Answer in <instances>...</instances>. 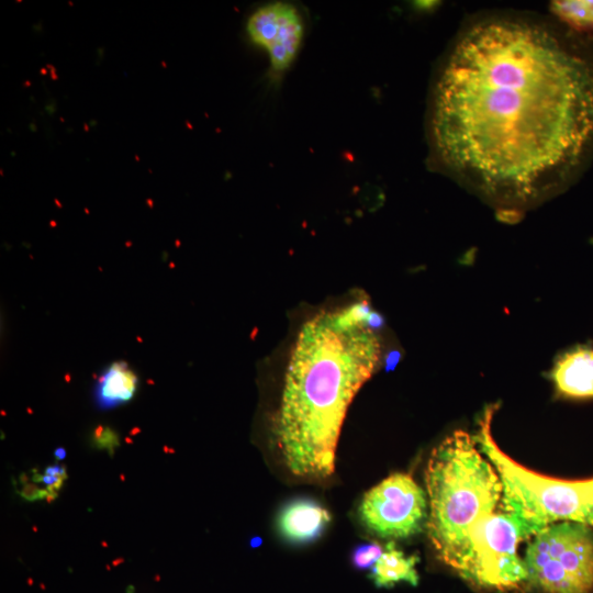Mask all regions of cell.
Listing matches in <instances>:
<instances>
[{"label": "cell", "instance_id": "17", "mask_svg": "<svg viewBox=\"0 0 593 593\" xmlns=\"http://www.w3.org/2000/svg\"><path fill=\"white\" fill-rule=\"evenodd\" d=\"M44 473L67 479L66 467L64 465L54 463L48 466L45 468Z\"/></svg>", "mask_w": 593, "mask_h": 593}, {"label": "cell", "instance_id": "18", "mask_svg": "<svg viewBox=\"0 0 593 593\" xmlns=\"http://www.w3.org/2000/svg\"><path fill=\"white\" fill-rule=\"evenodd\" d=\"M65 456H66L65 449H63V448H57V449L55 450V457H56L57 459H63V458H65Z\"/></svg>", "mask_w": 593, "mask_h": 593}, {"label": "cell", "instance_id": "8", "mask_svg": "<svg viewBox=\"0 0 593 593\" xmlns=\"http://www.w3.org/2000/svg\"><path fill=\"white\" fill-rule=\"evenodd\" d=\"M246 30L250 40L268 53L271 72L281 75L300 51L304 22L293 4L278 1L258 8L249 16Z\"/></svg>", "mask_w": 593, "mask_h": 593}, {"label": "cell", "instance_id": "5", "mask_svg": "<svg viewBox=\"0 0 593 593\" xmlns=\"http://www.w3.org/2000/svg\"><path fill=\"white\" fill-rule=\"evenodd\" d=\"M525 555L528 580L545 593L593 592V534L573 522L539 530Z\"/></svg>", "mask_w": 593, "mask_h": 593}, {"label": "cell", "instance_id": "13", "mask_svg": "<svg viewBox=\"0 0 593 593\" xmlns=\"http://www.w3.org/2000/svg\"><path fill=\"white\" fill-rule=\"evenodd\" d=\"M552 13L572 30L593 34V1L560 0L550 4Z\"/></svg>", "mask_w": 593, "mask_h": 593}, {"label": "cell", "instance_id": "10", "mask_svg": "<svg viewBox=\"0 0 593 593\" xmlns=\"http://www.w3.org/2000/svg\"><path fill=\"white\" fill-rule=\"evenodd\" d=\"M329 521L331 514L317 502L300 499L281 510L278 526L287 540L302 544L317 538Z\"/></svg>", "mask_w": 593, "mask_h": 593}, {"label": "cell", "instance_id": "15", "mask_svg": "<svg viewBox=\"0 0 593 593\" xmlns=\"http://www.w3.org/2000/svg\"><path fill=\"white\" fill-rule=\"evenodd\" d=\"M91 444L94 448L107 450L113 455L120 445L119 435L112 428L100 425L92 430Z\"/></svg>", "mask_w": 593, "mask_h": 593}, {"label": "cell", "instance_id": "7", "mask_svg": "<svg viewBox=\"0 0 593 593\" xmlns=\"http://www.w3.org/2000/svg\"><path fill=\"white\" fill-rule=\"evenodd\" d=\"M426 500L412 475L394 473L365 494L359 515L365 526L382 538H406L422 530Z\"/></svg>", "mask_w": 593, "mask_h": 593}, {"label": "cell", "instance_id": "16", "mask_svg": "<svg viewBox=\"0 0 593 593\" xmlns=\"http://www.w3.org/2000/svg\"><path fill=\"white\" fill-rule=\"evenodd\" d=\"M19 494L26 501L51 499V494L46 488L41 489L35 483L27 482H24L22 489L19 490Z\"/></svg>", "mask_w": 593, "mask_h": 593}, {"label": "cell", "instance_id": "2", "mask_svg": "<svg viewBox=\"0 0 593 593\" xmlns=\"http://www.w3.org/2000/svg\"><path fill=\"white\" fill-rule=\"evenodd\" d=\"M370 313L365 302L323 311L298 335L275 428L282 460L296 477L323 480L334 472L348 406L381 358Z\"/></svg>", "mask_w": 593, "mask_h": 593}, {"label": "cell", "instance_id": "12", "mask_svg": "<svg viewBox=\"0 0 593 593\" xmlns=\"http://www.w3.org/2000/svg\"><path fill=\"white\" fill-rule=\"evenodd\" d=\"M417 562V556H405L393 541H390L371 568L370 578L377 588H392L399 582L416 586L418 584V574L415 568Z\"/></svg>", "mask_w": 593, "mask_h": 593}, {"label": "cell", "instance_id": "1", "mask_svg": "<svg viewBox=\"0 0 593 593\" xmlns=\"http://www.w3.org/2000/svg\"><path fill=\"white\" fill-rule=\"evenodd\" d=\"M429 135L440 164L483 195L535 202L593 155V65L542 24L482 20L439 69Z\"/></svg>", "mask_w": 593, "mask_h": 593}, {"label": "cell", "instance_id": "6", "mask_svg": "<svg viewBox=\"0 0 593 593\" xmlns=\"http://www.w3.org/2000/svg\"><path fill=\"white\" fill-rule=\"evenodd\" d=\"M528 537L521 521L511 513L493 512L480 517L468 532L467 551L457 573L479 588L517 589L528 580L517 545Z\"/></svg>", "mask_w": 593, "mask_h": 593}, {"label": "cell", "instance_id": "3", "mask_svg": "<svg viewBox=\"0 0 593 593\" xmlns=\"http://www.w3.org/2000/svg\"><path fill=\"white\" fill-rule=\"evenodd\" d=\"M425 485L428 539L438 559L457 572L470 527L501 505V479L474 437L459 429L432 450Z\"/></svg>", "mask_w": 593, "mask_h": 593}, {"label": "cell", "instance_id": "4", "mask_svg": "<svg viewBox=\"0 0 593 593\" xmlns=\"http://www.w3.org/2000/svg\"><path fill=\"white\" fill-rule=\"evenodd\" d=\"M496 409L497 404H492L484 410L474 439L501 479L502 510L516 516L529 537L560 522L593 527V478L547 477L514 461L492 436L491 423Z\"/></svg>", "mask_w": 593, "mask_h": 593}, {"label": "cell", "instance_id": "14", "mask_svg": "<svg viewBox=\"0 0 593 593\" xmlns=\"http://www.w3.org/2000/svg\"><path fill=\"white\" fill-rule=\"evenodd\" d=\"M382 552L383 547L378 542L362 544L354 549L351 562L359 570L372 568Z\"/></svg>", "mask_w": 593, "mask_h": 593}, {"label": "cell", "instance_id": "11", "mask_svg": "<svg viewBox=\"0 0 593 593\" xmlns=\"http://www.w3.org/2000/svg\"><path fill=\"white\" fill-rule=\"evenodd\" d=\"M138 387L136 372L124 360L108 365L93 387V400L98 409L112 410L130 402Z\"/></svg>", "mask_w": 593, "mask_h": 593}, {"label": "cell", "instance_id": "9", "mask_svg": "<svg viewBox=\"0 0 593 593\" xmlns=\"http://www.w3.org/2000/svg\"><path fill=\"white\" fill-rule=\"evenodd\" d=\"M551 379L563 398L593 399V347L580 345L563 353L555 362Z\"/></svg>", "mask_w": 593, "mask_h": 593}]
</instances>
